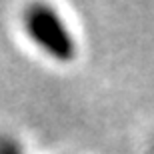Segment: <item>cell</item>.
I'll list each match as a JSON object with an SVG mask.
<instances>
[{
	"instance_id": "cell-1",
	"label": "cell",
	"mask_w": 154,
	"mask_h": 154,
	"mask_svg": "<svg viewBox=\"0 0 154 154\" xmlns=\"http://www.w3.org/2000/svg\"><path fill=\"white\" fill-rule=\"evenodd\" d=\"M24 32L40 52L56 62H70L78 54L68 24L50 4H30L22 16Z\"/></svg>"
},
{
	"instance_id": "cell-3",
	"label": "cell",
	"mask_w": 154,
	"mask_h": 154,
	"mask_svg": "<svg viewBox=\"0 0 154 154\" xmlns=\"http://www.w3.org/2000/svg\"><path fill=\"white\" fill-rule=\"evenodd\" d=\"M152 154H154V144H152Z\"/></svg>"
},
{
	"instance_id": "cell-2",
	"label": "cell",
	"mask_w": 154,
	"mask_h": 154,
	"mask_svg": "<svg viewBox=\"0 0 154 154\" xmlns=\"http://www.w3.org/2000/svg\"><path fill=\"white\" fill-rule=\"evenodd\" d=\"M0 154H24L22 146L8 136H0Z\"/></svg>"
}]
</instances>
